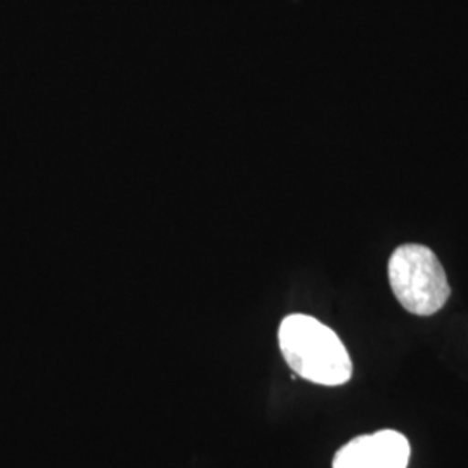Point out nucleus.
Returning a JSON list of instances; mask_svg holds the SVG:
<instances>
[{"label": "nucleus", "instance_id": "f257e3e1", "mask_svg": "<svg viewBox=\"0 0 468 468\" xmlns=\"http://www.w3.org/2000/svg\"><path fill=\"white\" fill-rule=\"evenodd\" d=\"M280 351L303 380L324 387L347 384L352 361L347 347L330 326L307 314H290L278 330Z\"/></svg>", "mask_w": 468, "mask_h": 468}, {"label": "nucleus", "instance_id": "f03ea898", "mask_svg": "<svg viewBox=\"0 0 468 468\" xmlns=\"http://www.w3.org/2000/svg\"><path fill=\"white\" fill-rule=\"evenodd\" d=\"M388 282L402 307L417 316L439 313L452 295L441 261L429 247L419 243L402 245L390 255Z\"/></svg>", "mask_w": 468, "mask_h": 468}, {"label": "nucleus", "instance_id": "7ed1b4c3", "mask_svg": "<svg viewBox=\"0 0 468 468\" xmlns=\"http://www.w3.org/2000/svg\"><path fill=\"white\" fill-rule=\"evenodd\" d=\"M411 446L398 431L357 435L335 452L334 468H408Z\"/></svg>", "mask_w": 468, "mask_h": 468}]
</instances>
